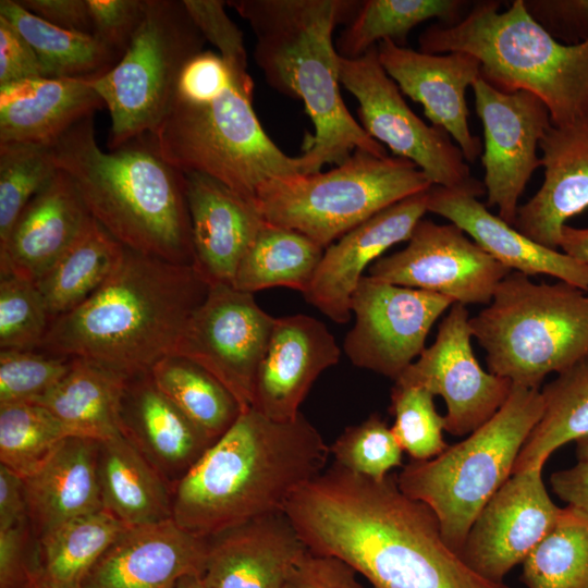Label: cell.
<instances>
[{"instance_id":"19","label":"cell","mask_w":588,"mask_h":588,"mask_svg":"<svg viewBox=\"0 0 588 588\" xmlns=\"http://www.w3.org/2000/svg\"><path fill=\"white\" fill-rule=\"evenodd\" d=\"M428 189L411 195L362 222L324 248L307 303L336 323L351 319V298L364 271L394 244L408 241L428 211Z\"/></svg>"},{"instance_id":"11","label":"cell","mask_w":588,"mask_h":588,"mask_svg":"<svg viewBox=\"0 0 588 588\" xmlns=\"http://www.w3.org/2000/svg\"><path fill=\"white\" fill-rule=\"evenodd\" d=\"M206 39L182 0H145L143 19L119 62L90 85L108 108L110 150L152 134L169 113L185 65Z\"/></svg>"},{"instance_id":"15","label":"cell","mask_w":588,"mask_h":588,"mask_svg":"<svg viewBox=\"0 0 588 588\" xmlns=\"http://www.w3.org/2000/svg\"><path fill=\"white\" fill-rule=\"evenodd\" d=\"M511 272L454 223L424 219L405 248L380 257L368 269L377 280L440 294L465 306L490 304L498 284Z\"/></svg>"},{"instance_id":"32","label":"cell","mask_w":588,"mask_h":588,"mask_svg":"<svg viewBox=\"0 0 588 588\" xmlns=\"http://www.w3.org/2000/svg\"><path fill=\"white\" fill-rule=\"evenodd\" d=\"M127 379L95 362L72 358L66 375L33 403L49 409L72 437L105 441L120 434L119 409Z\"/></svg>"},{"instance_id":"48","label":"cell","mask_w":588,"mask_h":588,"mask_svg":"<svg viewBox=\"0 0 588 588\" xmlns=\"http://www.w3.org/2000/svg\"><path fill=\"white\" fill-rule=\"evenodd\" d=\"M530 17L563 45L588 40V0H524Z\"/></svg>"},{"instance_id":"41","label":"cell","mask_w":588,"mask_h":588,"mask_svg":"<svg viewBox=\"0 0 588 588\" xmlns=\"http://www.w3.org/2000/svg\"><path fill=\"white\" fill-rule=\"evenodd\" d=\"M69 437L66 427L40 404L0 405V465L21 478L42 466Z\"/></svg>"},{"instance_id":"10","label":"cell","mask_w":588,"mask_h":588,"mask_svg":"<svg viewBox=\"0 0 588 588\" xmlns=\"http://www.w3.org/2000/svg\"><path fill=\"white\" fill-rule=\"evenodd\" d=\"M431 186L408 159L356 149L330 171L266 182L255 204L268 223L295 230L327 248L380 210Z\"/></svg>"},{"instance_id":"49","label":"cell","mask_w":588,"mask_h":588,"mask_svg":"<svg viewBox=\"0 0 588 588\" xmlns=\"http://www.w3.org/2000/svg\"><path fill=\"white\" fill-rule=\"evenodd\" d=\"M93 35L123 56L144 15L145 0H87Z\"/></svg>"},{"instance_id":"1","label":"cell","mask_w":588,"mask_h":588,"mask_svg":"<svg viewBox=\"0 0 588 588\" xmlns=\"http://www.w3.org/2000/svg\"><path fill=\"white\" fill-rule=\"evenodd\" d=\"M283 512L308 550L343 560L373 588H507L465 563L434 513L406 495L395 474L373 480L333 463Z\"/></svg>"},{"instance_id":"30","label":"cell","mask_w":588,"mask_h":588,"mask_svg":"<svg viewBox=\"0 0 588 588\" xmlns=\"http://www.w3.org/2000/svg\"><path fill=\"white\" fill-rule=\"evenodd\" d=\"M103 107L86 79L38 77L0 86V143L51 146Z\"/></svg>"},{"instance_id":"26","label":"cell","mask_w":588,"mask_h":588,"mask_svg":"<svg viewBox=\"0 0 588 588\" xmlns=\"http://www.w3.org/2000/svg\"><path fill=\"white\" fill-rule=\"evenodd\" d=\"M194 267L210 284L232 285L237 266L266 223L256 204L221 182L183 172Z\"/></svg>"},{"instance_id":"23","label":"cell","mask_w":588,"mask_h":588,"mask_svg":"<svg viewBox=\"0 0 588 588\" xmlns=\"http://www.w3.org/2000/svg\"><path fill=\"white\" fill-rule=\"evenodd\" d=\"M207 539L204 588H283L292 566L307 550L284 512Z\"/></svg>"},{"instance_id":"21","label":"cell","mask_w":588,"mask_h":588,"mask_svg":"<svg viewBox=\"0 0 588 588\" xmlns=\"http://www.w3.org/2000/svg\"><path fill=\"white\" fill-rule=\"evenodd\" d=\"M340 356L322 321L303 314L277 318L257 370L252 407L272 420L295 419L316 379Z\"/></svg>"},{"instance_id":"44","label":"cell","mask_w":588,"mask_h":588,"mask_svg":"<svg viewBox=\"0 0 588 588\" xmlns=\"http://www.w3.org/2000/svg\"><path fill=\"white\" fill-rule=\"evenodd\" d=\"M51 322L35 282L0 273V348L38 351Z\"/></svg>"},{"instance_id":"35","label":"cell","mask_w":588,"mask_h":588,"mask_svg":"<svg viewBox=\"0 0 588 588\" xmlns=\"http://www.w3.org/2000/svg\"><path fill=\"white\" fill-rule=\"evenodd\" d=\"M323 252L306 235L266 221L241 259L232 286L252 294L278 286L304 294Z\"/></svg>"},{"instance_id":"33","label":"cell","mask_w":588,"mask_h":588,"mask_svg":"<svg viewBox=\"0 0 588 588\" xmlns=\"http://www.w3.org/2000/svg\"><path fill=\"white\" fill-rule=\"evenodd\" d=\"M0 15L28 41L45 77L94 81L122 58L94 35L57 27L24 9L16 0H1Z\"/></svg>"},{"instance_id":"38","label":"cell","mask_w":588,"mask_h":588,"mask_svg":"<svg viewBox=\"0 0 588 588\" xmlns=\"http://www.w3.org/2000/svg\"><path fill=\"white\" fill-rule=\"evenodd\" d=\"M467 1L461 0H365L340 34L335 49L344 59H356L389 39L404 47L418 24L437 19L444 25L461 21Z\"/></svg>"},{"instance_id":"52","label":"cell","mask_w":588,"mask_h":588,"mask_svg":"<svg viewBox=\"0 0 588 588\" xmlns=\"http://www.w3.org/2000/svg\"><path fill=\"white\" fill-rule=\"evenodd\" d=\"M38 77H45V73L36 52L0 15V86Z\"/></svg>"},{"instance_id":"54","label":"cell","mask_w":588,"mask_h":588,"mask_svg":"<svg viewBox=\"0 0 588 588\" xmlns=\"http://www.w3.org/2000/svg\"><path fill=\"white\" fill-rule=\"evenodd\" d=\"M28 520L23 478L0 465V530Z\"/></svg>"},{"instance_id":"42","label":"cell","mask_w":588,"mask_h":588,"mask_svg":"<svg viewBox=\"0 0 588 588\" xmlns=\"http://www.w3.org/2000/svg\"><path fill=\"white\" fill-rule=\"evenodd\" d=\"M58 172L50 146L0 143V242L20 213Z\"/></svg>"},{"instance_id":"13","label":"cell","mask_w":588,"mask_h":588,"mask_svg":"<svg viewBox=\"0 0 588 588\" xmlns=\"http://www.w3.org/2000/svg\"><path fill=\"white\" fill-rule=\"evenodd\" d=\"M275 319L256 303L254 294L212 284L189 318L174 355L204 367L247 409Z\"/></svg>"},{"instance_id":"25","label":"cell","mask_w":588,"mask_h":588,"mask_svg":"<svg viewBox=\"0 0 588 588\" xmlns=\"http://www.w3.org/2000/svg\"><path fill=\"white\" fill-rule=\"evenodd\" d=\"M119 430L172 489L215 442L159 389L149 372L128 377L120 402Z\"/></svg>"},{"instance_id":"5","label":"cell","mask_w":588,"mask_h":588,"mask_svg":"<svg viewBox=\"0 0 588 588\" xmlns=\"http://www.w3.org/2000/svg\"><path fill=\"white\" fill-rule=\"evenodd\" d=\"M253 88L217 52L203 51L185 65L169 113L146 136L180 171L208 175L255 203L266 182L311 170L304 154L287 156L264 131Z\"/></svg>"},{"instance_id":"14","label":"cell","mask_w":588,"mask_h":588,"mask_svg":"<svg viewBox=\"0 0 588 588\" xmlns=\"http://www.w3.org/2000/svg\"><path fill=\"white\" fill-rule=\"evenodd\" d=\"M453 304L440 294L364 275L351 298L355 322L343 350L354 366L395 381L426 348L431 327Z\"/></svg>"},{"instance_id":"56","label":"cell","mask_w":588,"mask_h":588,"mask_svg":"<svg viewBox=\"0 0 588 588\" xmlns=\"http://www.w3.org/2000/svg\"><path fill=\"white\" fill-rule=\"evenodd\" d=\"M559 247L562 253L588 266V228L563 225Z\"/></svg>"},{"instance_id":"36","label":"cell","mask_w":588,"mask_h":588,"mask_svg":"<svg viewBox=\"0 0 588 588\" xmlns=\"http://www.w3.org/2000/svg\"><path fill=\"white\" fill-rule=\"evenodd\" d=\"M543 414L524 443L513 474L543 468L560 446L588 437V355L546 384Z\"/></svg>"},{"instance_id":"2","label":"cell","mask_w":588,"mask_h":588,"mask_svg":"<svg viewBox=\"0 0 588 588\" xmlns=\"http://www.w3.org/2000/svg\"><path fill=\"white\" fill-rule=\"evenodd\" d=\"M330 454L302 413L277 421L244 409L175 485L173 519L185 531L210 538L282 513L291 497L324 470Z\"/></svg>"},{"instance_id":"9","label":"cell","mask_w":588,"mask_h":588,"mask_svg":"<svg viewBox=\"0 0 588 588\" xmlns=\"http://www.w3.org/2000/svg\"><path fill=\"white\" fill-rule=\"evenodd\" d=\"M468 322L489 371L525 388L588 355V295L563 281L537 284L513 271Z\"/></svg>"},{"instance_id":"59","label":"cell","mask_w":588,"mask_h":588,"mask_svg":"<svg viewBox=\"0 0 588 588\" xmlns=\"http://www.w3.org/2000/svg\"><path fill=\"white\" fill-rule=\"evenodd\" d=\"M27 588H52L38 574L36 568L33 571Z\"/></svg>"},{"instance_id":"47","label":"cell","mask_w":588,"mask_h":588,"mask_svg":"<svg viewBox=\"0 0 588 588\" xmlns=\"http://www.w3.org/2000/svg\"><path fill=\"white\" fill-rule=\"evenodd\" d=\"M192 20L211 42L235 77L253 84L247 71V54L243 34L228 16L221 0H182Z\"/></svg>"},{"instance_id":"4","label":"cell","mask_w":588,"mask_h":588,"mask_svg":"<svg viewBox=\"0 0 588 588\" xmlns=\"http://www.w3.org/2000/svg\"><path fill=\"white\" fill-rule=\"evenodd\" d=\"M362 1L229 0L256 37L254 60L269 86L301 99L315 133L304 145L311 173L340 164L356 149L388 156L348 112L340 93L334 28L353 20Z\"/></svg>"},{"instance_id":"53","label":"cell","mask_w":588,"mask_h":588,"mask_svg":"<svg viewBox=\"0 0 588 588\" xmlns=\"http://www.w3.org/2000/svg\"><path fill=\"white\" fill-rule=\"evenodd\" d=\"M17 1L30 13L57 27L93 35V23L87 0Z\"/></svg>"},{"instance_id":"50","label":"cell","mask_w":588,"mask_h":588,"mask_svg":"<svg viewBox=\"0 0 588 588\" xmlns=\"http://www.w3.org/2000/svg\"><path fill=\"white\" fill-rule=\"evenodd\" d=\"M343 560L306 550L292 566L283 588H365Z\"/></svg>"},{"instance_id":"6","label":"cell","mask_w":588,"mask_h":588,"mask_svg":"<svg viewBox=\"0 0 588 588\" xmlns=\"http://www.w3.org/2000/svg\"><path fill=\"white\" fill-rule=\"evenodd\" d=\"M50 150L94 219L118 242L148 256L194 266L184 173L168 163L147 136L103 151L89 115Z\"/></svg>"},{"instance_id":"29","label":"cell","mask_w":588,"mask_h":588,"mask_svg":"<svg viewBox=\"0 0 588 588\" xmlns=\"http://www.w3.org/2000/svg\"><path fill=\"white\" fill-rule=\"evenodd\" d=\"M99 445L94 439L69 437L42 466L23 478L36 541L74 518L102 510Z\"/></svg>"},{"instance_id":"16","label":"cell","mask_w":588,"mask_h":588,"mask_svg":"<svg viewBox=\"0 0 588 588\" xmlns=\"http://www.w3.org/2000/svg\"><path fill=\"white\" fill-rule=\"evenodd\" d=\"M475 107L483 127L481 163L488 206L513 225L518 199L537 168L539 143L552 125L547 106L525 90L506 93L479 77L473 84Z\"/></svg>"},{"instance_id":"45","label":"cell","mask_w":588,"mask_h":588,"mask_svg":"<svg viewBox=\"0 0 588 588\" xmlns=\"http://www.w3.org/2000/svg\"><path fill=\"white\" fill-rule=\"evenodd\" d=\"M403 452L392 428L377 414L347 427L330 446L335 464L373 480L402 466Z\"/></svg>"},{"instance_id":"39","label":"cell","mask_w":588,"mask_h":588,"mask_svg":"<svg viewBox=\"0 0 588 588\" xmlns=\"http://www.w3.org/2000/svg\"><path fill=\"white\" fill-rule=\"evenodd\" d=\"M149 373L159 389L212 441L219 439L243 411L213 375L186 357L169 355Z\"/></svg>"},{"instance_id":"46","label":"cell","mask_w":588,"mask_h":588,"mask_svg":"<svg viewBox=\"0 0 588 588\" xmlns=\"http://www.w3.org/2000/svg\"><path fill=\"white\" fill-rule=\"evenodd\" d=\"M72 358L42 352H0V405L33 402L70 370Z\"/></svg>"},{"instance_id":"3","label":"cell","mask_w":588,"mask_h":588,"mask_svg":"<svg viewBox=\"0 0 588 588\" xmlns=\"http://www.w3.org/2000/svg\"><path fill=\"white\" fill-rule=\"evenodd\" d=\"M210 284L194 266L124 246L108 280L76 308L51 320L38 351L82 358L127 377L173 355Z\"/></svg>"},{"instance_id":"58","label":"cell","mask_w":588,"mask_h":588,"mask_svg":"<svg viewBox=\"0 0 588 588\" xmlns=\"http://www.w3.org/2000/svg\"><path fill=\"white\" fill-rule=\"evenodd\" d=\"M576 442V455L578 461L588 460V437L578 439Z\"/></svg>"},{"instance_id":"22","label":"cell","mask_w":588,"mask_h":588,"mask_svg":"<svg viewBox=\"0 0 588 588\" xmlns=\"http://www.w3.org/2000/svg\"><path fill=\"white\" fill-rule=\"evenodd\" d=\"M208 539L174 519L125 529L86 576L82 588H176L187 575L201 576Z\"/></svg>"},{"instance_id":"34","label":"cell","mask_w":588,"mask_h":588,"mask_svg":"<svg viewBox=\"0 0 588 588\" xmlns=\"http://www.w3.org/2000/svg\"><path fill=\"white\" fill-rule=\"evenodd\" d=\"M124 253L96 220L35 284L51 320L76 308L113 273Z\"/></svg>"},{"instance_id":"17","label":"cell","mask_w":588,"mask_h":588,"mask_svg":"<svg viewBox=\"0 0 588 588\" xmlns=\"http://www.w3.org/2000/svg\"><path fill=\"white\" fill-rule=\"evenodd\" d=\"M469 316L454 303L434 342L394 381L425 388L443 397L445 431L462 437L488 421L507 400L513 382L485 371L475 357Z\"/></svg>"},{"instance_id":"27","label":"cell","mask_w":588,"mask_h":588,"mask_svg":"<svg viewBox=\"0 0 588 588\" xmlns=\"http://www.w3.org/2000/svg\"><path fill=\"white\" fill-rule=\"evenodd\" d=\"M544 180L519 206L513 226L551 249L565 222L588 208V122L551 125L539 143Z\"/></svg>"},{"instance_id":"31","label":"cell","mask_w":588,"mask_h":588,"mask_svg":"<svg viewBox=\"0 0 588 588\" xmlns=\"http://www.w3.org/2000/svg\"><path fill=\"white\" fill-rule=\"evenodd\" d=\"M98 479L102 510L126 527L173 519V489L121 434L100 441Z\"/></svg>"},{"instance_id":"43","label":"cell","mask_w":588,"mask_h":588,"mask_svg":"<svg viewBox=\"0 0 588 588\" xmlns=\"http://www.w3.org/2000/svg\"><path fill=\"white\" fill-rule=\"evenodd\" d=\"M425 388L395 382L391 390L392 431L413 461H427L441 454L449 444L443 437L444 416Z\"/></svg>"},{"instance_id":"24","label":"cell","mask_w":588,"mask_h":588,"mask_svg":"<svg viewBox=\"0 0 588 588\" xmlns=\"http://www.w3.org/2000/svg\"><path fill=\"white\" fill-rule=\"evenodd\" d=\"M94 220L73 180L58 169L0 242V273L36 282Z\"/></svg>"},{"instance_id":"8","label":"cell","mask_w":588,"mask_h":588,"mask_svg":"<svg viewBox=\"0 0 588 588\" xmlns=\"http://www.w3.org/2000/svg\"><path fill=\"white\" fill-rule=\"evenodd\" d=\"M539 389L513 384L501 408L461 442L427 461H411L396 481L439 520L445 542L461 555L476 517L513 475L516 458L543 414Z\"/></svg>"},{"instance_id":"40","label":"cell","mask_w":588,"mask_h":588,"mask_svg":"<svg viewBox=\"0 0 588 588\" xmlns=\"http://www.w3.org/2000/svg\"><path fill=\"white\" fill-rule=\"evenodd\" d=\"M522 564L528 588H588V515L569 505L561 509Z\"/></svg>"},{"instance_id":"37","label":"cell","mask_w":588,"mask_h":588,"mask_svg":"<svg viewBox=\"0 0 588 588\" xmlns=\"http://www.w3.org/2000/svg\"><path fill=\"white\" fill-rule=\"evenodd\" d=\"M127 528L103 510L74 518L36 541V571L52 588H82L94 565Z\"/></svg>"},{"instance_id":"57","label":"cell","mask_w":588,"mask_h":588,"mask_svg":"<svg viewBox=\"0 0 588 588\" xmlns=\"http://www.w3.org/2000/svg\"><path fill=\"white\" fill-rule=\"evenodd\" d=\"M176 588H204V586L199 575H187L179 581Z\"/></svg>"},{"instance_id":"18","label":"cell","mask_w":588,"mask_h":588,"mask_svg":"<svg viewBox=\"0 0 588 588\" xmlns=\"http://www.w3.org/2000/svg\"><path fill=\"white\" fill-rule=\"evenodd\" d=\"M560 511L541 468L513 474L476 517L461 556L485 579L504 584L509 572L550 531Z\"/></svg>"},{"instance_id":"20","label":"cell","mask_w":588,"mask_h":588,"mask_svg":"<svg viewBox=\"0 0 588 588\" xmlns=\"http://www.w3.org/2000/svg\"><path fill=\"white\" fill-rule=\"evenodd\" d=\"M379 61L400 90L424 107L432 125L445 130L466 161L482 154L470 132L465 93L480 77V62L466 52L425 53L385 39L377 45Z\"/></svg>"},{"instance_id":"7","label":"cell","mask_w":588,"mask_h":588,"mask_svg":"<svg viewBox=\"0 0 588 588\" xmlns=\"http://www.w3.org/2000/svg\"><path fill=\"white\" fill-rule=\"evenodd\" d=\"M499 9V1H478L457 23L430 25L419 36V51L473 54L481 78L502 91L536 95L552 125L588 122V40L556 41L530 17L524 0Z\"/></svg>"},{"instance_id":"51","label":"cell","mask_w":588,"mask_h":588,"mask_svg":"<svg viewBox=\"0 0 588 588\" xmlns=\"http://www.w3.org/2000/svg\"><path fill=\"white\" fill-rule=\"evenodd\" d=\"M35 547L29 522L0 530V588H27L36 568V555L30 558Z\"/></svg>"},{"instance_id":"28","label":"cell","mask_w":588,"mask_h":588,"mask_svg":"<svg viewBox=\"0 0 588 588\" xmlns=\"http://www.w3.org/2000/svg\"><path fill=\"white\" fill-rule=\"evenodd\" d=\"M428 211L454 223L500 264L526 275L548 274L588 291V266L540 245L491 213L476 197L432 185Z\"/></svg>"},{"instance_id":"55","label":"cell","mask_w":588,"mask_h":588,"mask_svg":"<svg viewBox=\"0 0 588 588\" xmlns=\"http://www.w3.org/2000/svg\"><path fill=\"white\" fill-rule=\"evenodd\" d=\"M550 481L562 501L588 515V460L553 473Z\"/></svg>"},{"instance_id":"12","label":"cell","mask_w":588,"mask_h":588,"mask_svg":"<svg viewBox=\"0 0 588 588\" xmlns=\"http://www.w3.org/2000/svg\"><path fill=\"white\" fill-rule=\"evenodd\" d=\"M340 82L357 99L360 125L395 157L413 161L432 185L473 197L486 194L449 133L426 124L407 106L396 83L382 68L373 46L356 59L340 57Z\"/></svg>"}]
</instances>
